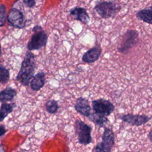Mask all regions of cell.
<instances>
[{"mask_svg":"<svg viewBox=\"0 0 152 152\" xmlns=\"http://www.w3.org/2000/svg\"><path fill=\"white\" fill-rule=\"evenodd\" d=\"M33 34L27 44V49L30 52L39 50L45 47L48 42V35L39 25L34 26L32 28Z\"/></svg>","mask_w":152,"mask_h":152,"instance_id":"cell-2","label":"cell"},{"mask_svg":"<svg viewBox=\"0 0 152 152\" xmlns=\"http://www.w3.org/2000/svg\"><path fill=\"white\" fill-rule=\"evenodd\" d=\"M102 53V48L99 44L97 43L83 54L82 61L85 63H94L100 58Z\"/></svg>","mask_w":152,"mask_h":152,"instance_id":"cell-10","label":"cell"},{"mask_svg":"<svg viewBox=\"0 0 152 152\" xmlns=\"http://www.w3.org/2000/svg\"><path fill=\"white\" fill-rule=\"evenodd\" d=\"M150 8H151V9H152V5H151V7H150Z\"/></svg>","mask_w":152,"mask_h":152,"instance_id":"cell-25","label":"cell"},{"mask_svg":"<svg viewBox=\"0 0 152 152\" xmlns=\"http://www.w3.org/2000/svg\"><path fill=\"white\" fill-rule=\"evenodd\" d=\"M7 15L6 13V7L4 4L0 5V26L2 27L5 25Z\"/></svg>","mask_w":152,"mask_h":152,"instance_id":"cell-20","label":"cell"},{"mask_svg":"<svg viewBox=\"0 0 152 152\" xmlns=\"http://www.w3.org/2000/svg\"><path fill=\"white\" fill-rule=\"evenodd\" d=\"M10 70L3 65H0V82L1 84H5L10 80Z\"/></svg>","mask_w":152,"mask_h":152,"instance_id":"cell-19","label":"cell"},{"mask_svg":"<svg viewBox=\"0 0 152 152\" xmlns=\"http://www.w3.org/2000/svg\"><path fill=\"white\" fill-rule=\"evenodd\" d=\"M74 108L78 113L85 117L88 118L91 113V107L88 100L83 97H80L76 100Z\"/></svg>","mask_w":152,"mask_h":152,"instance_id":"cell-11","label":"cell"},{"mask_svg":"<svg viewBox=\"0 0 152 152\" xmlns=\"http://www.w3.org/2000/svg\"><path fill=\"white\" fill-rule=\"evenodd\" d=\"M121 9V6L113 1L98 2L94 7V10L97 14L104 19L114 17Z\"/></svg>","mask_w":152,"mask_h":152,"instance_id":"cell-4","label":"cell"},{"mask_svg":"<svg viewBox=\"0 0 152 152\" xmlns=\"http://www.w3.org/2000/svg\"><path fill=\"white\" fill-rule=\"evenodd\" d=\"M92 108L95 113L103 115L106 116H109L115 110V106L109 100L105 99H98L91 102Z\"/></svg>","mask_w":152,"mask_h":152,"instance_id":"cell-8","label":"cell"},{"mask_svg":"<svg viewBox=\"0 0 152 152\" xmlns=\"http://www.w3.org/2000/svg\"><path fill=\"white\" fill-rule=\"evenodd\" d=\"M147 138L152 142V129L149 131V132L147 135Z\"/></svg>","mask_w":152,"mask_h":152,"instance_id":"cell-23","label":"cell"},{"mask_svg":"<svg viewBox=\"0 0 152 152\" xmlns=\"http://www.w3.org/2000/svg\"><path fill=\"white\" fill-rule=\"evenodd\" d=\"M135 15L138 20L149 24H152V9L150 8L139 10Z\"/></svg>","mask_w":152,"mask_h":152,"instance_id":"cell-15","label":"cell"},{"mask_svg":"<svg viewBox=\"0 0 152 152\" xmlns=\"http://www.w3.org/2000/svg\"><path fill=\"white\" fill-rule=\"evenodd\" d=\"M7 21L11 27L22 29L26 26L27 19L20 10L12 7L8 13Z\"/></svg>","mask_w":152,"mask_h":152,"instance_id":"cell-7","label":"cell"},{"mask_svg":"<svg viewBox=\"0 0 152 152\" xmlns=\"http://www.w3.org/2000/svg\"><path fill=\"white\" fill-rule=\"evenodd\" d=\"M88 118L90 121L93 122L95 125L99 126L100 128L103 127L107 122H109V119L107 116L96 113L95 112L91 113Z\"/></svg>","mask_w":152,"mask_h":152,"instance_id":"cell-16","label":"cell"},{"mask_svg":"<svg viewBox=\"0 0 152 152\" xmlns=\"http://www.w3.org/2000/svg\"><path fill=\"white\" fill-rule=\"evenodd\" d=\"M121 119L125 123L132 126H139L148 122L151 118L145 115H134L128 113L121 116Z\"/></svg>","mask_w":152,"mask_h":152,"instance_id":"cell-9","label":"cell"},{"mask_svg":"<svg viewBox=\"0 0 152 152\" xmlns=\"http://www.w3.org/2000/svg\"><path fill=\"white\" fill-rule=\"evenodd\" d=\"M7 130L5 128V126L3 124H1L0 125V137H2L6 132Z\"/></svg>","mask_w":152,"mask_h":152,"instance_id":"cell-22","label":"cell"},{"mask_svg":"<svg viewBox=\"0 0 152 152\" xmlns=\"http://www.w3.org/2000/svg\"><path fill=\"white\" fill-rule=\"evenodd\" d=\"M115 134L113 130L104 127L102 136V141L94 148L93 152H111L115 145Z\"/></svg>","mask_w":152,"mask_h":152,"instance_id":"cell-6","label":"cell"},{"mask_svg":"<svg viewBox=\"0 0 152 152\" xmlns=\"http://www.w3.org/2000/svg\"><path fill=\"white\" fill-rule=\"evenodd\" d=\"M137 152H140V151H137Z\"/></svg>","mask_w":152,"mask_h":152,"instance_id":"cell-26","label":"cell"},{"mask_svg":"<svg viewBox=\"0 0 152 152\" xmlns=\"http://www.w3.org/2000/svg\"><path fill=\"white\" fill-rule=\"evenodd\" d=\"M0 152H5V150L4 148V146L3 145L1 144V148H0Z\"/></svg>","mask_w":152,"mask_h":152,"instance_id":"cell-24","label":"cell"},{"mask_svg":"<svg viewBox=\"0 0 152 152\" xmlns=\"http://www.w3.org/2000/svg\"><path fill=\"white\" fill-rule=\"evenodd\" d=\"M36 66L34 55L30 51L27 52L21 62L20 69L15 80L23 86H28L34 75Z\"/></svg>","mask_w":152,"mask_h":152,"instance_id":"cell-1","label":"cell"},{"mask_svg":"<svg viewBox=\"0 0 152 152\" xmlns=\"http://www.w3.org/2000/svg\"><path fill=\"white\" fill-rule=\"evenodd\" d=\"M74 127L78 137V141L80 144L88 145L92 142V127L90 125L81 120L77 119L74 122Z\"/></svg>","mask_w":152,"mask_h":152,"instance_id":"cell-5","label":"cell"},{"mask_svg":"<svg viewBox=\"0 0 152 152\" xmlns=\"http://www.w3.org/2000/svg\"><path fill=\"white\" fill-rule=\"evenodd\" d=\"M17 94V91L15 88L11 87H7L1 91L0 101L1 103L10 102L14 99Z\"/></svg>","mask_w":152,"mask_h":152,"instance_id":"cell-14","label":"cell"},{"mask_svg":"<svg viewBox=\"0 0 152 152\" xmlns=\"http://www.w3.org/2000/svg\"><path fill=\"white\" fill-rule=\"evenodd\" d=\"M69 14L77 21H81L84 24L89 23L90 17L84 8L80 7H75L69 10Z\"/></svg>","mask_w":152,"mask_h":152,"instance_id":"cell-12","label":"cell"},{"mask_svg":"<svg viewBox=\"0 0 152 152\" xmlns=\"http://www.w3.org/2000/svg\"><path fill=\"white\" fill-rule=\"evenodd\" d=\"M45 84V73L40 71L36 74L30 83V86L33 91L40 90Z\"/></svg>","mask_w":152,"mask_h":152,"instance_id":"cell-13","label":"cell"},{"mask_svg":"<svg viewBox=\"0 0 152 152\" xmlns=\"http://www.w3.org/2000/svg\"><path fill=\"white\" fill-rule=\"evenodd\" d=\"M23 3L28 8H31L35 6L36 2L34 0H24Z\"/></svg>","mask_w":152,"mask_h":152,"instance_id":"cell-21","label":"cell"},{"mask_svg":"<svg viewBox=\"0 0 152 152\" xmlns=\"http://www.w3.org/2000/svg\"><path fill=\"white\" fill-rule=\"evenodd\" d=\"M45 108L48 113L50 114H55L59 109L58 103L55 100L50 99L45 103Z\"/></svg>","mask_w":152,"mask_h":152,"instance_id":"cell-18","label":"cell"},{"mask_svg":"<svg viewBox=\"0 0 152 152\" xmlns=\"http://www.w3.org/2000/svg\"><path fill=\"white\" fill-rule=\"evenodd\" d=\"M16 104L15 103H2L0 108V121H3V120L14 110Z\"/></svg>","mask_w":152,"mask_h":152,"instance_id":"cell-17","label":"cell"},{"mask_svg":"<svg viewBox=\"0 0 152 152\" xmlns=\"http://www.w3.org/2000/svg\"><path fill=\"white\" fill-rule=\"evenodd\" d=\"M139 41L138 33L137 30H128L122 36L118 46V51L121 53H126L134 46L137 45Z\"/></svg>","mask_w":152,"mask_h":152,"instance_id":"cell-3","label":"cell"}]
</instances>
